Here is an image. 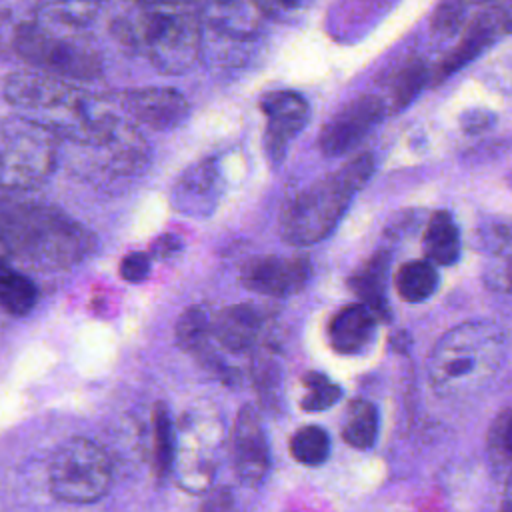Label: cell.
<instances>
[{
    "mask_svg": "<svg viewBox=\"0 0 512 512\" xmlns=\"http://www.w3.org/2000/svg\"><path fill=\"white\" fill-rule=\"evenodd\" d=\"M312 268L306 256H256L250 258L242 270V284L262 296L284 298L298 294L310 280Z\"/></svg>",
    "mask_w": 512,
    "mask_h": 512,
    "instance_id": "15",
    "label": "cell"
},
{
    "mask_svg": "<svg viewBox=\"0 0 512 512\" xmlns=\"http://www.w3.org/2000/svg\"><path fill=\"white\" fill-rule=\"evenodd\" d=\"M460 230L454 216L446 210H436L424 230L422 250L432 264L452 266L460 258Z\"/></svg>",
    "mask_w": 512,
    "mask_h": 512,
    "instance_id": "21",
    "label": "cell"
},
{
    "mask_svg": "<svg viewBox=\"0 0 512 512\" xmlns=\"http://www.w3.org/2000/svg\"><path fill=\"white\" fill-rule=\"evenodd\" d=\"M0 240L8 254L44 270L72 268L96 250V236L54 204L0 194Z\"/></svg>",
    "mask_w": 512,
    "mask_h": 512,
    "instance_id": "2",
    "label": "cell"
},
{
    "mask_svg": "<svg viewBox=\"0 0 512 512\" xmlns=\"http://www.w3.org/2000/svg\"><path fill=\"white\" fill-rule=\"evenodd\" d=\"M216 446L218 436L208 432V424L192 422L186 416L182 428L176 434V456H174V474L178 484L188 492H208L214 470H216Z\"/></svg>",
    "mask_w": 512,
    "mask_h": 512,
    "instance_id": "12",
    "label": "cell"
},
{
    "mask_svg": "<svg viewBox=\"0 0 512 512\" xmlns=\"http://www.w3.org/2000/svg\"><path fill=\"white\" fill-rule=\"evenodd\" d=\"M52 494L68 504L100 500L112 482L108 454L88 438L66 440L52 456L48 468Z\"/></svg>",
    "mask_w": 512,
    "mask_h": 512,
    "instance_id": "9",
    "label": "cell"
},
{
    "mask_svg": "<svg viewBox=\"0 0 512 512\" xmlns=\"http://www.w3.org/2000/svg\"><path fill=\"white\" fill-rule=\"evenodd\" d=\"M508 182H510V186H512V172H510V178H508Z\"/></svg>",
    "mask_w": 512,
    "mask_h": 512,
    "instance_id": "43",
    "label": "cell"
},
{
    "mask_svg": "<svg viewBox=\"0 0 512 512\" xmlns=\"http://www.w3.org/2000/svg\"><path fill=\"white\" fill-rule=\"evenodd\" d=\"M60 142L56 132L24 114L0 118V190L42 186L58 166Z\"/></svg>",
    "mask_w": 512,
    "mask_h": 512,
    "instance_id": "7",
    "label": "cell"
},
{
    "mask_svg": "<svg viewBox=\"0 0 512 512\" xmlns=\"http://www.w3.org/2000/svg\"><path fill=\"white\" fill-rule=\"evenodd\" d=\"M212 314L204 306H192L184 310L176 322V342L182 350L198 354L210 342Z\"/></svg>",
    "mask_w": 512,
    "mask_h": 512,
    "instance_id": "28",
    "label": "cell"
},
{
    "mask_svg": "<svg viewBox=\"0 0 512 512\" xmlns=\"http://www.w3.org/2000/svg\"><path fill=\"white\" fill-rule=\"evenodd\" d=\"M232 466L244 486H258L270 470V446L254 406L244 404L232 426Z\"/></svg>",
    "mask_w": 512,
    "mask_h": 512,
    "instance_id": "16",
    "label": "cell"
},
{
    "mask_svg": "<svg viewBox=\"0 0 512 512\" xmlns=\"http://www.w3.org/2000/svg\"><path fill=\"white\" fill-rule=\"evenodd\" d=\"M36 302V284L22 272L14 270L6 260L0 262V306L14 316H24L36 306Z\"/></svg>",
    "mask_w": 512,
    "mask_h": 512,
    "instance_id": "24",
    "label": "cell"
},
{
    "mask_svg": "<svg viewBox=\"0 0 512 512\" xmlns=\"http://www.w3.org/2000/svg\"><path fill=\"white\" fill-rule=\"evenodd\" d=\"M476 2H490V0H476Z\"/></svg>",
    "mask_w": 512,
    "mask_h": 512,
    "instance_id": "44",
    "label": "cell"
},
{
    "mask_svg": "<svg viewBox=\"0 0 512 512\" xmlns=\"http://www.w3.org/2000/svg\"><path fill=\"white\" fill-rule=\"evenodd\" d=\"M14 56L32 70L70 80L84 82L102 74V52L86 26H74L50 20L40 14L20 32Z\"/></svg>",
    "mask_w": 512,
    "mask_h": 512,
    "instance_id": "6",
    "label": "cell"
},
{
    "mask_svg": "<svg viewBox=\"0 0 512 512\" xmlns=\"http://www.w3.org/2000/svg\"><path fill=\"white\" fill-rule=\"evenodd\" d=\"M466 26V0H440L432 12L430 28L436 36H454Z\"/></svg>",
    "mask_w": 512,
    "mask_h": 512,
    "instance_id": "34",
    "label": "cell"
},
{
    "mask_svg": "<svg viewBox=\"0 0 512 512\" xmlns=\"http://www.w3.org/2000/svg\"><path fill=\"white\" fill-rule=\"evenodd\" d=\"M302 382H304L306 394L302 396L300 406H302V410H306V412H320V410H326V408L334 406V404L340 400V396H342L340 386L334 384L328 376H324V374H320V372H308V374H304Z\"/></svg>",
    "mask_w": 512,
    "mask_h": 512,
    "instance_id": "31",
    "label": "cell"
},
{
    "mask_svg": "<svg viewBox=\"0 0 512 512\" xmlns=\"http://www.w3.org/2000/svg\"><path fill=\"white\" fill-rule=\"evenodd\" d=\"M116 100L128 120L158 132L178 128L190 114L186 96L170 86L128 88Z\"/></svg>",
    "mask_w": 512,
    "mask_h": 512,
    "instance_id": "13",
    "label": "cell"
},
{
    "mask_svg": "<svg viewBox=\"0 0 512 512\" xmlns=\"http://www.w3.org/2000/svg\"><path fill=\"white\" fill-rule=\"evenodd\" d=\"M496 122V114L486 108H470L460 116V126L466 134H480Z\"/></svg>",
    "mask_w": 512,
    "mask_h": 512,
    "instance_id": "36",
    "label": "cell"
},
{
    "mask_svg": "<svg viewBox=\"0 0 512 512\" xmlns=\"http://www.w3.org/2000/svg\"><path fill=\"white\" fill-rule=\"evenodd\" d=\"M142 6H198V0H136Z\"/></svg>",
    "mask_w": 512,
    "mask_h": 512,
    "instance_id": "40",
    "label": "cell"
},
{
    "mask_svg": "<svg viewBox=\"0 0 512 512\" xmlns=\"http://www.w3.org/2000/svg\"><path fill=\"white\" fill-rule=\"evenodd\" d=\"M388 268H390V252L378 250L348 280L350 290L382 318L388 316L386 314L388 312V302H386Z\"/></svg>",
    "mask_w": 512,
    "mask_h": 512,
    "instance_id": "20",
    "label": "cell"
},
{
    "mask_svg": "<svg viewBox=\"0 0 512 512\" xmlns=\"http://www.w3.org/2000/svg\"><path fill=\"white\" fill-rule=\"evenodd\" d=\"M102 0H36L42 16L74 26H88L100 10Z\"/></svg>",
    "mask_w": 512,
    "mask_h": 512,
    "instance_id": "30",
    "label": "cell"
},
{
    "mask_svg": "<svg viewBox=\"0 0 512 512\" xmlns=\"http://www.w3.org/2000/svg\"><path fill=\"white\" fill-rule=\"evenodd\" d=\"M386 102L374 94H362L334 112L318 134V148L326 158L352 152L386 116Z\"/></svg>",
    "mask_w": 512,
    "mask_h": 512,
    "instance_id": "10",
    "label": "cell"
},
{
    "mask_svg": "<svg viewBox=\"0 0 512 512\" xmlns=\"http://www.w3.org/2000/svg\"><path fill=\"white\" fill-rule=\"evenodd\" d=\"M290 454L304 466H318L326 462L330 454L328 432L316 424L298 428L290 438Z\"/></svg>",
    "mask_w": 512,
    "mask_h": 512,
    "instance_id": "29",
    "label": "cell"
},
{
    "mask_svg": "<svg viewBox=\"0 0 512 512\" xmlns=\"http://www.w3.org/2000/svg\"><path fill=\"white\" fill-rule=\"evenodd\" d=\"M378 314L364 302L340 308L328 322V342L334 352L356 356L370 348L376 334Z\"/></svg>",
    "mask_w": 512,
    "mask_h": 512,
    "instance_id": "19",
    "label": "cell"
},
{
    "mask_svg": "<svg viewBox=\"0 0 512 512\" xmlns=\"http://www.w3.org/2000/svg\"><path fill=\"white\" fill-rule=\"evenodd\" d=\"M120 274L130 284L146 280L150 274V254H144V252L126 254L120 262Z\"/></svg>",
    "mask_w": 512,
    "mask_h": 512,
    "instance_id": "35",
    "label": "cell"
},
{
    "mask_svg": "<svg viewBox=\"0 0 512 512\" xmlns=\"http://www.w3.org/2000/svg\"><path fill=\"white\" fill-rule=\"evenodd\" d=\"M378 428L380 416L372 402L358 398L348 404L342 420V438L348 446L356 450L372 448L378 438Z\"/></svg>",
    "mask_w": 512,
    "mask_h": 512,
    "instance_id": "23",
    "label": "cell"
},
{
    "mask_svg": "<svg viewBox=\"0 0 512 512\" xmlns=\"http://www.w3.org/2000/svg\"><path fill=\"white\" fill-rule=\"evenodd\" d=\"M200 16L204 32L240 46L252 44L268 20L256 0H206Z\"/></svg>",
    "mask_w": 512,
    "mask_h": 512,
    "instance_id": "18",
    "label": "cell"
},
{
    "mask_svg": "<svg viewBox=\"0 0 512 512\" xmlns=\"http://www.w3.org/2000/svg\"><path fill=\"white\" fill-rule=\"evenodd\" d=\"M176 432L168 408L158 402L152 410V466L156 476H168L174 470Z\"/></svg>",
    "mask_w": 512,
    "mask_h": 512,
    "instance_id": "26",
    "label": "cell"
},
{
    "mask_svg": "<svg viewBox=\"0 0 512 512\" xmlns=\"http://www.w3.org/2000/svg\"><path fill=\"white\" fill-rule=\"evenodd\" d=\"M376 168L370 152L344 162L338 170L300 190L282 210L280 236L292 246H312L328 238L354 196L368 184Z\"/></svg>",
    "mask_w": 512,
    "mask_h": 512,
    "instance_id": "4",
    "label": "cell"
},
{
    "mask_svg": "<svg viewBox=\"0 0 512 512\" xmlns=\"http://www.w3.org/2000/svg\"><path fill=\"white\" fill-rule=\"evenodd\" d=\"M182 250V240L176 234H162L150 244V256L156 260H168Z\"/></svg>",
    "mask_w": 512,
    "mask_h": 512,
    "instance_id": "38",
    "label": "cell"
},
{
    "mask_svg": "<svg viewBox=\"0 0 512 512\" xmlns=\"http://www.w3.org/2000/svg\"><path fill=\"white\" fill-rule=\"evenodd\" d=\"M6 256H8V250H6V246H4L2 240H0V262H4Z\"/></svg>",
    "mask_w": 512,
    "mask_h": 512,
    "instance_id": "42",
    "label": "cell"
},
{
    "mask_svg": "<svg viewBox=\"0 0 512 512\" xmlns=\"http://www.w3.org/2000/svg\"><path fill=\"white\" fill-rule=\"evenodd\" d=\"M504 350L506 336L496 324H460L436 342L428 362L430 384L442 396L478 390L498 370Z\"/></svg>",
    "mask_w": 512,
    "mask_h": 512,
    "instance_id": "5",
    "label": "cell"
},
{
    "mask_svg": "<svg viewBox=\"0 0 512 512\" xmlns=\"http://www.w3.org/2000/svg\"><path fill=\"white\" fill-rule=\"evenodd\" d=\"M4 98L18 114L48 126L72 146L104 140L122 118L108 98L32 68L6 78Z\"/></svg>",
    "mask_w": 512,
    "mask_h": 512,
    "instance_id": "1",
    "label": "cell"
},
{
    "mask_svg": "<svg viewBox=\"0 0 512 512\" xmlns=\"http://www.w3.org/2000/svg\"><path fill=\"white\" fill-rule=\"evenodd\" d=\"M250 374H252V382L258 390L262 402L272 404L276 400V394L280 388V370L264 348L252 352Z\"/></svg>",
    "mask_w": 512,
    "mask_h": 512,
    "instance_id": "32",
    "label": "cell"
},
{
    "mask_svg": "<svg viewBox=\"0 0 512 512\" xmlns=\"http://www.w3.org/2000/svg\"><path fill=\"white\" fill-rule=\"evenodd\" d=\"M260 110L266 118L264 152L272 166L284 162L290 142L304 130L310 118L308 100L294 90L266 92L260 100Z\"/></svg>",
    "mask_w": 512,
    "mask_h": 512,
    "instance_id": "11",
    "label": "cell"
},
{
    "mask_svg": "<svg viewBox=\"0 0 512 512\" xmlns=\"http://www.w3.org/2000/svg\"><path fill=\"white\" fill-rule=\"evenodd\" d=\"M200 512H238L234 494L228 488H212L204 496Z\"/></svg>",
    "mask_w": 512,
    "mask_h": 512,
    "instance_id": "37",
    "label": "cell"
},
{
    "mask_svg": "<svg viewBox=\"0 0 512 512\" xmlns=\"http://www.w3.org/2000/svg\"><path fill=\"white\" fill-rule=\"evenodd\" d=\"M268 18H280L304 8L308 0H256Z\"/></svg>",
    "mask_w": 512,
    "mask_h": 512,
    "instance_id": "39",
    "label": "cell"
},
{
    "mask_svg": "<svg viewBox=\"0 0 512 512\" xmlns=\"http://www.w3.org/2000/svg\"><path fill=\"white\" fill-rule=\"evenodd\" d=\"M512 30V16L504 8H488L476 14L460 32V40L456 46L438 62L432 72L434 84L444 82L472 60H476L482 52H486L502 34Z\"/></svg>",
    "mask_w": 512,
    "mask_h": 512,
    "instance_id": "14",
    "label": "cell"
},
{
    "mask_svg": "<svg viewBox=\"0 0 512 512\" xmlns=\"http://www.w3.org/2000/svg\"><path fill=\"white\" fill-rule=\"evenodd\" d=\"M224 178L216 158H202L186 166L170 190L172 208L190 218L210 216L222 196Z\"/></svg>",
    "mask_w": 512,
    "mask_h": 512,
    "instance_id": "17",
    "label": "cell"
},
{
    "mask_svg": "<svg viewBox=\"0 0 512 512\" xmlns=\"http://www.w3.org/2000/svg\"><path fill=\"white\" fill-rule=\"evenodd\" d=\"M428 82H432V70L422 58L414 56L402 62V66L396 70L388 86L390 110L392 112L406 110L418 98V94L424 90Z\"/></svg>",
    "mask_w": 512,
    "mask_h": 512,
    "instance_id": "22",
    "label": "cell"
},
{
    "mask_svg": "<svg viewBox=\"0 0 512 512\" xmlns=\"http://www.w3.org/2000/svg\"><path fill=\"white\" fill-rule=\"evenodd\" d=\"M114 38L142 54L154 70L168 76L190 72L204 48V26L198 6H142L112 24Z\"/></svg>",
    "mask_w": 512,
    "mask_h": 512,
    "instance_id": "3",
    "label": "cell"
},
{
    "mask_svg": "<svg viewBox=\"0 0 512 512\" xmlns=\"http://www.w3.org/2000/svg\"><path fill=\"white\" fill-rule=\"evenodd\" d=\"M500 512H512V470L508 474L506 486H504V494H502V508Z\"/></svg>",
    "mask_w": 512,
    "mask_h": 512,
    "instance_id": "41",
    "label": "cell"
},
{
    "mask_svg": "<svg viewBox=\"0 0 512 512\" xmlns=\"http://www.w3.org/2000/svg\"><path fill=\"white\" fill-rule=\"evenodd\" d=\"M438 288V272L430 260H410L396 272V290L406 302H424Z\"/></svg>",
    "mask_w": 512,
    "mask_h": 512,
    "instance_id": "25",
    "label": "cell"
},
{
    "mask_svg": "<svg viewBox=\"0 0 512 512\" xmlns=\"http://www.w3.org/2000/svg\"><path fill=\"white\" fill-rule=\"evenodd\" d=\"M76 148L80 150L74 162L76 172L100 188H122L134 182L152 160L148 140L124 114L110 136Z\"/></svg>",
    "mask_w": 512,
    "mask_h": 512,
    "instance_id": "8",
    "label": "cell"
},
{
    "mask_svg": "<svg viewBox=\"0 0 512 512\" xmlns=\"http://www.w3.org/2000/svg\"><path fill=\"white\" fill-rule=\"evenodd\" d=\"M486 440L492 460L512 470V408H506L492 420Z\"/></svg>",
    "mask_w": 512,
    "mask_h": 512,
    "instance_id": "33",
    "label": "cell"
},
{
    "mask_svg": "<svg viewBox=\"0 0 512 512\" xmlns=\"http://www.w3.org/2000/svg\"><path fill=\"white\" fill-rule=\"evenodd\" d=\"M38 16L30 0H0V58L14 56L20 32Z\"/></svg>",
    "mask_w": 512,
    "mask_h": 512,
    "instance_id": "27",
    "label": "cell"
}]
</instances>
